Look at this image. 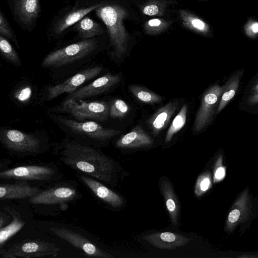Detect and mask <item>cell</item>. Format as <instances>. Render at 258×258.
Here are the masks:
<instances>
[{
    "label": "cell",
    "mask_w": 258,
    "mask_h": 258,
    "mask_svg": "<svg viewBox=\"0 0 258 258\" xmlns=\"http://www.w3.org/2000/svg\"><path fill=\"white\" fill-rule=\"evenodd\" d=\"M54 174V170L47 166L27 165L2 171L0 177L5 179L44 181L50 179Z\"/></svg>",
    "instance_id": "obj_14"
},
{
    "label": "cell",
    "mask_w": 258,
    "mask_h": 258,
    "mask_svg": "<svg viewBox=\"0 0 258 258\" xmlns=\"http://www.w3.org/2000/svg\"><path fill=\"white\" fill-rule=\"evenodd\" d=\"M165 6L164 4L153 1L147 3L142 9V13L148 16H161L164 14Z\"/></svg>",
    "instance_id": "obj_34"
},
{
    "label": "cell",
    "mask_w": 258,
    "mask_h": 258,
    "mask_svg": "<svg viewBox=\"0 0 258 258\" xmlns=\"http://www.w3.org/2000/svg\"><path fill=\"white\" fill-rule=\"evenodd\" d=\"M101 4H96L68 12L53 22L49 32L53 36H58L69 27L75 25L91 12L94 11Z\"/></svg>",
    "instance_id": "obj_16"
},
{
    "label": "cell",
    "mask_w": 258,
    "mask_h": 258,
    "mask_svg": "<svg viewBox=\"0 0 258 258\" xmlns=\"http://www.w3.org/2000/svg\"><path fill=\"white\" fill-rule=\"evenodd\" d=\"M253 91L254 92V93L258 92V83L256 84V85L253 88Z\"/></svg>",
    "instance_id": "obj_39"
},
{
    "label": "cell",
    "mask_w": 258,
    "mask_h": 258,
    "mask_svg": "<svg viewBox=\"0 0 258 258\" xmlns=\"http://www.w3.org/2000/svg\"><path fill=\"white\" fill-rule=\"evenodd\" d=\"M97 47V41L95 39L82 40L50 52L43 58L41 66L48 68L67 65L91 54Z\"/></svg>",
    "instance_id": "obj_4"
},
{
    "label": "cell",
    "mask_w": 258,
    "mask_h": 258,
    "mask_svg": "<svg viewBox=\"0 0 258 258\" xmlns=\"http://www.w3.org/2000/svg\"><path fill=\"white\" fill-rule=\"evenodd\" d=\"M0 35L12 41L19 48L15 33L2 11L0 12Z\"/></svg>",
    "instance_id": "obj_33"
},
{
    "label": "cell",
    "mask_w": 258,
    "mask_h": 258,
    "mask_svg": "<svg viewBox=\"0 0 258 258\" xmlns=\"http://www.w3.org/2000/svg\"><path fill=\"white\" fill-rule=\"evenodd\" d=\"M50 230L58 237L81 250L89 256L112 258L113 256L100 249L87 238L70 229L62 227H51Z\"/></svg>",
    "instance_id": "obj_10"
},
{
    "label": "cell",
    "mask_w": 258,
    "mask_h": 258,
    "mask_svg": "<svg viewBox=\"0 0 258 258\" xmlns=\"http://www.w3.org/2000/svg\"><path fill=\"white\" fill-rule=\"evenodd\" d=\"M153 143V139L141 125H138L121 137L116 141V146L120 148H134L148 146Z\"/></svg>",
    "instance_id": "obj_20"
},
{
    "label": "cell",
    "mask_w": 258,
    "mask_h": 258,
    "mask_svg": "<svg viewBox=\"0 0 258 258\" xmlns=\"http://www.w3.org/2000/svg\"><path fill=\"white\" fill-rule=\"evenodd\" d=\"M62 108L78 121H104L109 116V105L104 101L66 100Z\"/></svg>",
    "instance_id": "obj_5"
},
{
    "label": "cell",
    "mask_w": 258,
    "mask_h": 258,
    "mask_svg": "<svg viewBox=\"0 0 258 258\" xmlns=\"http://www.w3.org/2000/svg\"><path fill=\"white\" fill-rule=\"evenodd\" d=\"M187 106L182 105L178 113L176 114L166 134L165 142L169 143L174 135L178 133L185 125L186 121Z\"/></svg>",
    "instance_id": "obj_27"
},
{
    "label": "cell",
    "mask_w": 258,
    "mask_h": 258,
    "mask_svg": "<svg viewBox=\"0 0 258 258\" xmlns=\"http://www.w3.org/2000/svg\"><path fill=\"white\" fill-rule=\"evenodd\" d=\"M94 11L106 26L115 54L121 57L126 52L129 41L123 24L127 12L122 7L114 4H101Z\"/></svg>",
    "instance_id": "obj_2"
},
{
    "label": "cell",
    "mask_w": 258,
    "mask_h": 258,
    "mask_svg": "<svg viewBox=\"0 0 258 258\" xmlns=\"http://www.w3.org/2000/svg\"><path fill=\"white\" fill-rule=\"evenodd\" d=\"M0 140L5 147L17 152L36 153L40 147L39 139L15 129L1 130Z\"/></svg>",
    "instance_id": "obj_7"
},
{
    "label": "cell",
    "mask_w": 258,
    "mask_h": 258,
    "mask_svg": "<svg viewBox=\"0 0 258 258\" xmlns=\"http://www.w3.org/2000/svg\"><path fill=\"white\" fill-rule=\"evenodd\" d=\"M170 22L165 19L154 18L146 22L144 29L146 33L150 35H156L166 30Z\"/></svg>",
    "instance_id": "obj_31"
},
{
    "label": "cell",
    "mask_w": 258,
    "mask_h": 258,
    "mask_svg": "<svg viewBox=\"0 0 258 258\" xmlns=\"http://www.w3.org/2000/svg\"><path fill=\"white\" fill-rule=\"evenodd\" d=\"M252 214V204L247 188L236 198L228 213L225 225L226 232H232L236 226L247 221Z\"/></svg>",
    "instance_id": "obj_13"
},
{
    "label": "cell",
    "mask_w": 258,
    "mask_h": 258,
    "mask_svg": "<svg viewBox=\"0 0 258 258\" xmlns=\"http://www.w3.org/2000/svg\"><path fill=\"white\" fill-rule=\"evenodd\" d=\"M226 176V167L223 164V156L220 154L216 159L213 170V182L223 180Z\"/></svg>",
    "instance_id": "obj_35"
},
{
    "label": "cell",
    "mask_w": 258,
    "mask_h": 258,
    "mask_svg": "<svg viewBox=\"0 0 258 258\" xmlns=\"http://www.w3.org/2000/svg\"><path fill=\"white\" fill-rule=\"evenodd\" d=\"M222 91L223 87L216 84L204 93L194 121V131L196 133L201 132L210 122L218 106V102Z\"/></svg>",
    "instance_id": "obj_9"
},
{
    "label": "cell",
    "mask_w": 258,
    "mask_h": 258,
    "mask_svg": "<svg viewBox=\"0 0 258 258\" xmlns=\"http://www.w3.org/2000/svg\"><path fill=\"white\" fill-rule=\"evenodd\" d=\"M248 103L249 104H256L258 103V92L248 98Z\"/></svg>",
    "instance_id": "obj_38"
},
{
    "label": "cell",
    "mask_w": 258,
    "mask_h": 258,
    "mask_svg": "<svg viewBox=\"0 0 258 258\" xmlns=\"http://www.w3.org/2000/svg\"><path fill=\"white\" fill-rule=\"evenodd\" d=\"M177 101H170L158 109L148 120V125L154 135H158L168 125L178 106Z\"/></svg>",
    "instance_id": "obj_19"
},
{
    "label": "cell",
    "mask_w": 258,
    "mask_h": 258,
    "mask_svg": "<svg viewBox=\"0 0 258 258\" xmlns=\"http://www.w3.org/2000/svg\"><path fill=\"white\" fill-rule=\"evenodd\" d=\"M60 155L62 162L74 169L104 182L111 180L113 162L100 151L73 141L63 145Z\"/></svg>",
    "instance_id": "obj_1"
},
{
    "label": "cell",
    "mask_w": 258,
    "mask_h": 258,
    "mask_svg": "<svg viewBox=\"0 0 258 258\" xmlns=\"http://www.w3.org/2000/svg\"><path fill=\"white\" fill-rule=\"evenodd\" d=\"M51 118L70 135L93 141H104L120 133V131L103 127L92 121H78L60 116Z\"/></svg>",
    "instance_id": "obj_3"
},
{
    "label": "cell",
    "mask_w": 258,
    "mask_h": 258,
    "mask_svg": "<svg viewBox=\"0 0 258 258\" xmlns=\"http://www.w3.org/2000/svg\"><path fill=\"white\" fill-rule=\"evenodd\" d=\"M212 187V180L211 172L207 171L199 176L195 186V194L200 197L206 194Z\"/></svg>",
    "instance_id": "obj_30"
},
{
    "label": "cell",
    "mask_w": 258,
    "mask_h": 258,
    "mask_svg": "<svg viewBox=\"0 0 258 258\" xmlns=\"http://www.w3.org/2000/svg\"><path fill=\"white\" fill-rule=\"evenodd\" d=\"M31 89L27 87L18 91L16 97L19 101L24 102L28 100L31 97Z\"/></svg>",
    "instance_id": "obj_37"
},
{
    "label": "cell",
    "mask_w": 258,
    "mask_h": 258,
    "mask_svg": "<svg viewBox=\"0 0 258 258\" xmlns=\"http://www.w3.org/2000/svg\"><path fill=\"white\" fill-rule=\"evenodd\" d=\"M129 89L135 97L145 103H156L161 102L163 99L160 95L139 85H132Z\"/></svg>",
    "instance_id": "obj_28"
},
{
    "label": "cell",
    "mask_w": 258,
    "mask_h": 258,
    "mask_svg": "<svg viewBox=\"0 0 258 258\" xmlns=\"http://www.w3.org/2000/svg\"><path fill=\"white\" fill-rule=\"evenodd\" d=\"M179 14L181 23L185 28L203 35L210 34L209 25L198 16L184 10H179Z\"/></svg>",
    "instance_id": "obj_23"
},
{
    "label": "cell",
    "mask_w": 258,
    "mask_h": 258,
    "mask_svg": "<svg viewBox=\"0 0 258 258\" xmlns=\"http://www.w3.org/2000/svg\"><path fill=\"white\" fill-rule=\"evenodd\" d=\"M6 210L10 213L13 218L12 221L9 224L0 229L1 247L7 240L20 230L25 224V222L17 214H16L15 211H12L9 208H6Z\"/></svg>",
    "instance_id": "obj_26"
},
{
    "label": "cell",
    "mask_w": 258,
    "mask_h": 258,
    "mask_svg": "<svg viewBox=\"0 0 258 258\" xmlns=\"http://www.w3.org/2000/svg\"><path fill=\"white\" fill-rule=\"evenodd\" d=\"M75 28L82 40L91 39L104 32L99 23L86 16L75 24Z\"/></svg>",
    "instance_id": "obj_24"
},
{
    "label": "cell",
    "mask_w": 258,
    "mask_h": 258,
    "mask_svg": "<svg viewBox=\"0 0 258 258\" xmlns=\"http://www.w3.org/2000/svg\"><path fill=\"white\" fill-rule=\"evenodd\" d=\"M101 66L87 68L79 72L61 83L52 86L48 89L47 100L49 101L63 93L71 94L86 82L98 76L102 71Z\"/></svg>",
    "instance_id": "obj_11"
},
{
    "label": "cell",
    "mask_w": 258,
    "mask_h": 258,
    "mask_svg": "<svg viewBox=\"0 0 258 258\" xmlns=\"http://www.w3.org/2000/svg\"><path fill=\"white\" fill-rule=\"evenodd\" d=\"M60 248L51 242L28 240L17 243L7 250H2V256L5 258L56 257Z\"/></svg>",
    "instance_id": "obj_6"
},
{
    "label": "cell",
    "mask_w": 258,
    "mask_h": 258,
    "mask_svg": "<svg viewBox=\"0 0 258 258\" xmlns=\"http://www.w3.org/2000/svg\"><path fill=\"white\" fill-rule=\"evenodd\" d=\"M0 50L3 56L13 65L20 67L21 61L19 55L7 38L0 35Z\"/></svg>",
    "instance_id": "obj_29"
},
{
    "label": "cell",
    "mask_w": 258,
    "mask_h": 258,
    "mask_svg": "<svg viewBox=\"0 0 258 258\" xmlns=\"http://www.w3.org/2000/svg\"><path fill=\"white\" fill-rule=\"evenodd\" d=\"M241 75V72L236 73L223 86V91L217 108L218 113L221 111L235 96Z\"/></svg>",
    "instance_id": "obj_25"
},
{
    "label": "cell",
    "mask_w": 258,
    "mask_h": 258,
    "mask_svg": "<svg viewBox=\"0 0 258 258\" xmlns=\"http://www.w3.org/2000/svg\"><path fill=\"white\" fill-rule=\"evenodd\" d=\"M239 257H258V255H242L238 256Z\"/></svg>",
    "instance_id": "obj_40"
},
{
    "label": "cell",
    "mask_w": 258,
    "mask_h": 258,
    "mask_svg": "<svg viewBox=\"0 0 258 258\" xmlns=\"http://www.w3.org/2000/svg\"><path fill=\"white\" fill-rule=\"evenodd\" d=\"M245 33L249 37H254L258 34V22H249L245 26Z\"/></svg>",
    "instance_id": "obj_36"
},
{
    "label": "cell",
    "mask_w": 258,
    "mask_h": 258,
    "mask_svg": "<svg viewBox=\"0 0 258 258\" xmlns=\"http://www.w3.org/2000/svg\"><path fill=\"white\" fill-rule=\"evenodd\" d=\"M130 107L123 100L117 99L113 100L109 105V116L112 118H120L125 116Z\"/></svg>",
    "instance_id": "obj_32"
},
{
    "label": "cell",
    "mask_w": 258,
    "mask_h": 258,
    "mask_svg": "<svg viewBox=\"0 0 258 258\" xmlns=\"http://www.w3.org/2000/svg\"><path fill=\"white\" fill-rule=\"evenodd\" d=\"M143 239L153 246L163 249H174L189 242L190 238L170 232H160L146 235Z\"/></svg>",
    "instance_id": "obj_17"
},
{
    "label": "cell",
    "mask_w": 258,
    "mask_h": 258,
    "mask_svg": "<svg viewBox=\"0 0 258 258\" xmlns=\"http://www.w3.org/2000/svg\"><path fill=\"white\" fill-rule=\"evenodd\" d=\"M161 189L171 221L174 225H176L179 212L178 201L168 180L162 181Z\"/></svg>",
    "instance_id": "obj_22"
},
{
    "label": "cell",
    "mask_w": 258,
    "mask_h": 258,
    "mask_svg": "<svg viewBox=\"0 0 258 258\" xmlns=\"http://www.w3.org/2000/svg\"><path fill=\"white\" fill-rule=\"evenodd\" d=\"M82 181L99 199L114 207H119L123 203L121 197L106 186L90 177L80 176Z\"/></svg>",
    "instance_id": "obj_21"
},
{
    "label": "cell",
    "mask_w": 258,
    "mask_h": 258,
    "mask_svg": "<svg viewBox=\"0 0 258 258\" xmlns=\"http://www.w3.org/2000/svg\"><path fill=\"white\" fill-rule=\"evenodd\" d=\"M15 21L23 28L32 30L41 12L40 0H8Z\"/></svg>",
    "instance_id": "obj_8"
},
{
    "label": "cell",
    "mask_w": 258,
    "mask_h": 258,
    "mask_svg": "<svg viewBox=\"0 0 258 258\" xmlns=\"http://www.w3.org/2000/svg\"><path fill=\"white\" fill-rule=\"evenodd\" d=\"M41 191V189L25 182L3 184L0 186V199H30Z\"/></svg>",
    "instance_id": "obj_18"
},
{
    "label": "cell",
    "mask_w": 258,
    "mask_h": 258,
    "mask_svg": "<svg viewBox=\"0 0 258 258\" xmlns=\"http://www.w3.org/2000/svg\"><path fill=\"white\" fill-rule=\"evenodd\" d=\"M77 196L76 190L69 186H58L41 191L29 201L34 204L52 205L70 201Z\"/></svg>",
    "instance_id": "obj_15"
},
{
    "label": "cell",
    "mask_w": 258,
    "mask_h": 258,
    "mask_svg": "<svg viewBox=\"0 0 258 258\" xmlns=\"http://www.w3.org/2000/svg\"><path fill=\"white\" fill-rule=\"evenodd\" d=\"M120 81V76L119 75L107 73L95 80L91 83L69 94L66 100L78 101L97 96L108 91Z\"/></svg>",
    "instance_id": "obj_12"
}]
</instances>
